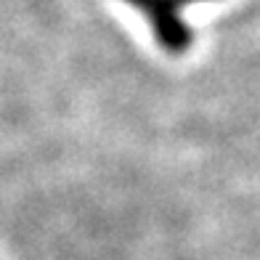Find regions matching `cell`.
<instances>
[{"label": "cell", "mask_w": 260, "mask_h": 260, "mask_svg": "<svg viewBox=\"0 0 260 260\" xmlns=\"http://www.w3.org/2000/svg\"><path fill=\"white\" fill-rule=\"evenodd\" d=\"M127 3L146 11L151 29L168 53H183L191 45V29L181 16V8L191 0H127Z\"/></svg>", "instance_id": "1"}]
</instances>
